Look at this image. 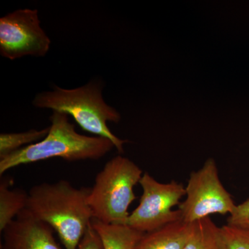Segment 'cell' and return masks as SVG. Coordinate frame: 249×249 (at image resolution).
<instances>
[{"instance_id":"30bf717a","label":"cell","mask_w":249,"mask_h":249,"mask_svg":"<svg viewBox=\"0 0 249 249\" xmlns=\"http://www.w3.org/2000/svg\"><path fill=\"white\" fill-rule=\"evenodd\" d=\"M91 224L99 235L104 249H133L145 234L127 225L106 224L95 219Z\"/></svg>"},{"instance_id":"52a82bcc","label":"cell","mask_w":249,"mask_h":249,"mask_svg":"<svg viewBox=\"0 0 249 249\" xmlns=\"http://www.w3.org/2000/svg\"><path fill=\"white\" fill-rule=\"evenodd\" d=\"M51 40L40 26L37 9H18L0 18V54L11 60L43 57Z\"/></svg>"},{"instance_id":"5bb4252c","label":"cell","mask_w":249,"mask_h":249,"mask_svg":"<svg viewBox=\"0 0 249 249\" xmlns=\"http://www.w3.org/2000/svg\"><path fill=\"white\" fill-rule=\"evenodd\" d=\"M221 230L226 249H249V229L227 224Z\"/></svg>"},{"instance_id":"2e32d148","label":"cell","mask_w":249,"mask_h":249,"mask_svg":"<svg viewBox=\"0 0 249 249\" xmlns=\"http://www.w3.org/2000/svg\"><path fill=\"white\" fill-rule=\"evenodd\" d=\"M77 249H104L101 238L91 224L80 240Z\"/></svg>"},{"instance_id":"5b68a950","label":"cell","mask_w":249,"mask_h":249,"mask_svg":"<svg viewBox=\"0 0 249 249\" xmlns=\"http://www.w3.org/2000/svg\"><path fill=\"white\" fill-rule=\"evenodd\" d=\"M139 184L142 194L138 207L129 214L126 225L139 232L147 233L172 223L182 220L179 210L173 211L186 196L182 183L175 181L159 182L150 174L142 175Z\"/></svg>"},{"instance_id":"7a4b0ae2","label":"cell","mask_w":249,"mask_h":249,"mask_svg":"<svg viewBox=\"0 0 249 249\" xmlns=\"http://www.w3.org/2000/svg\"><path fill=\"white\" fill-rule=\"evenodd\" d=\"M49 119L52 124L45 139L0 159L1 176L19 165L49 159L61 158L68 161L98 160L114 147L109 139L78 133L67 114L53 111Z\"/></svg>"},{"instance_id":"6da1fadb","label":"cell","mask_w":249,"mask_h":249,"mask_svg":"<svg viewBox=\"0 0 249 249\" xmlns=\"http://www.w3.org/2000/svg\"><path fill=\"white\" fill-rule=\"evenodd\" d=\"M90 188H76L65 180L36 185L28 193L27 211L58 234L65 249H77L91 224Z\"/></svg>"},{"instance_id":"8fae6325","label":"cell","mask_w":249,"mask_h":249,"mask_svg":"<svg viewBox=\"0 0 249 249\" xmlns=\"http://www.w3.org/2000/svg\"><path fill=\"white\" fill-rule=\"evenodd\" d=\"M11 181L3 179L0 183V232L27 208L28 193L19 188L11 189Z\"/></svg>"},{"instance_id":"9c48e42d","label":"cell","mask_w":249,"mask_h":249,"mask_svg":"<svg viewBox=\"0 0 249 249\" xmlns=\"http://www.w3.org/2000/svg\"><path fill=\"white\" fill-rule=\"evenodd\" d=\"M192 231V224L172 223L142 235L133 249H183Z\"/></svg>"},{"instance_id":"8992f818","label":"cell","mask_w":249,"mask_h":249,"mask_svg":"<svg viewBox=\"0 0 249 249\" xmlns=\"http://www.w3.org/2000/svg\"><path fill=\"white\" fill-rule=\"evenodd\" d=\"M186 189V200L180 203L183 222L192 224L211 214H231L236 205L219 179L215 162L206 160L204 166L191 174Z\"/></svg>"},{"instance_id":"277c9868","label":"cell","mask_w":249,"mask_h":249,"mask_svg":"<svg viewBox=\"0 0 249 249\" xmlns=\"http://www.w3.org/2000/svg\"><path fill=\"white\" fill-rule=\"evenodd\" d=\"M142 176V170L125 157L117 156L107 162L96 175L88 197L93 219L126 225L129 206L136 199L134 187Z\"/></svg>"},{"instance_id":"7c38bea8","label":"cell","mask_w":249,"mask_h":249,"mask_svg":"<svg viewBox=\"0 0 249 249\" xmlns=\"http://www.w3.org/2000/svg\"><path fill=\"white\" fill-rule=\"evenodd\" d=\"M183 249H226L221 227L211 218L192 223V231Z\"/></svg>"},{"instance_id":"3957f363","label":"cell","mask_w":249,"mask_h":249,"mask_svg":"<svg viewBox=\"0 0 249 249\" xmlns=\"http://www.w3.org/2000/svg\"><path fill=\"white\" fill-rule=\"evenodd\" d=\"M32 103L37 108L71 116L83 130L109 139L118 151L124 152L127 141L118 138L107 125V122L119 123L120 114L104 101L102 86L97 81L73 89L54 87L52 91L37 93Z\"/></svg>"},{"instance_id":"9a60e30c","label":"cell","mask_w":249,"mask_h":249,"mask_svg":"<svg viewBox=\"0 0 249 249\" xmlns=\"http://www.w3.org/2000/svg\"><path fill=\"white\" fill-rule=\"evenodd\" d=\"M227 224L231 227L249 229V199L237 205L227 219Z\"/></svg>"},{"instance_id":"ba28073f","label":"cell","mask_w":249,"mask_h":249,"mask_svg":"<svg viewBox=\"0 0 249 249\" xmlns=\"http://www.w3.org/2000/svg\"><path fill=\"white\" fill-rule=\"evenodd\" d=\"M53 232L24 209L1 232L0 249H62Z\"/></svg>"},{"instance_id":"4fadbf2b","label":"cell","mask_w":249,"mask_h":249,"mask_svg":"<svg viewBox=\"0 0 249 249\" xmlns=\"http://www.w3.org/2000/svg\"><path fill=\"white\" fill-rule=\"evenodd\" d=\"M49 129L50 127L40 130L30 129L19 133L0 134V159L45 139L49 133Z\"/></svg>"}]
</instances>
